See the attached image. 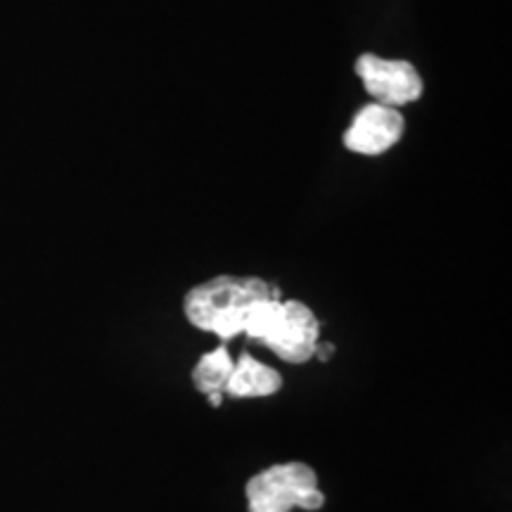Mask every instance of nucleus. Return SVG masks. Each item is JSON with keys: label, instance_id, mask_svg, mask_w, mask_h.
Masks as SVG:
<instances>
[{"label": "nucleus", "instance_id": "6", "mask_svg": "<svg viewBox=\"0 0 512 512\" xmlns=\"http://www.w3.org/2000/svg\"><path fill=\"white\" fill-rule=\"evenodd\" d=\"M280 387H283V377H280L278 370L264 366L249 354H242L223 392L238 396V399H249V396L264 399V396L278 394Z\"/></svg>", "mask_w": 512, "mask_h": 512}, {"label": "nucleus", "instance_id": "7", "mask_svg": "<svg viewBox=\"0 0 512 512\" xmlns=\"http://www.w3.org/2000/svg\"><path fill=\"white\" fill-rule=\"evenodd\" d=\"M235 361L230 358L226 347H219L209 354H204L200 361L195 363L192 368V384H195L197 392L202 394H214V392H223L226 384L233 375Z\"/></svg>", "mask_w": 512, "mask_h": 512}, {"label": "nucleus", "instance_id": "3", "mask_svg": "<svg viewBox=\"0 0 512 512\" xmlns=\"http://www.w3.org/2000/svg\"><path fill=\"white\" fill-rule=\"evenodd\" d=\"M249 512H290L294 508L320 510L325 505L318 475L306 463H280L261 470L247 482Z\"/></svg>", "mask_w": 512, "mask_h": 512}, {"label": "nucleus", "instance_id": "8", "mask_svg": "<svg viewBox=\"0 0 512 512\" xmlns=\"http://www.w3.org/2000/svg\"><path fill=\"white\" fill-rule=\"evenodd\" d=\"M209 396V403L211 406H221L223 401V392H214V394H207Z\"/></svg>", "mask_w": 512, "mask_h": 512}, {"label": "nucleus", "instance_id": "1", "mask_svg": "<svg viewBox=\"0 0 512 512\" xmlns=\"http://www.w3.org/2000/svg\"><path fill=\"white\" fill-rule=\"evenodd\" d=\"M273 294L275 292L261 278L219 275L192 287L185 294L183 311L190 325L230 342L233 337L245 335L249 316Z\"/></svg>", "mask_w": 512, "mask_h": 512}, {"label": "nucleus", "instance_id": "2", "mask_svg": "<svg viewBox=\"0 0 512 512\" xmlns=\"http://www.w3.org/2000/svg\"><path fill=\"white\" fill-rule=\"evenodd\" d=\"M245 335L287 363H306L318 351L320 325L309 306L294 299L280 302L275 292L249 316Z\"/></svg>", "mask_w": 512, "mask_h": 512}, {"label": "nucleus", "instance_id": "5", "mask_svg": "<svg viewBox=\"0 0 512 512\" xmlns=\"http://www.w3.org/2000/svg\"><path fill=\"white\" fill-rule=\"evenodd\" d=\"M403 117L396 107L366 105L344 133V145L356 155H382L403 136Z\"/></svg>", "mask_w": 512, "mask_h": 512}, {"label": "nucleus", "instance_id": "4", "mask_svg": "<svg viewBox=\"0 0 512 512\" xmlns=\"http://www.w3.org/2000/svg\"><path fill=\"white\" fill-rule=\"evenodd\" d=\"M356 74L377 105L401 107L422 95V79L411 62L382 60V57L366 53L358 57Z\"/></svg>", "mask_w": 512, "mask_h": 512}]
</instances>
